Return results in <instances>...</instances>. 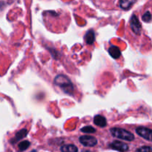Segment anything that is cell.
I'll return each mask as SVG.
<instances>
[{
	"label": "cell",
	"mask_w": 152,
	"mask_h": 152,
	"mask_svg": "<svg viewBox=\"0 0 152 152\" xmlns=\"http://www.w3.org/2000/svg\"><path fill=\"white\" fill-rule=\"evenodd\" d=\"M54 83L59 86L65 93L72 94L74 92V86L71 80L65 75H59L54 79Z\"/></svg>",
	"instance_id": "obj_1"
},
{
	"label": "cell",
	"mask_w": 152,
	"mask_h": 152,
	"mask_svg": "<svg viewBox=\"0 0 152 152\" xmlns=\"http://www.w3.org/2000/svg\"><path fill=\"white\" fill-rule=\"evenodd\" d=\"M111 133L115 137L126 141H132L134 140V136L129 131L119 128H113L111 129Z\"/></svg>",
	"instance_id": "obj_2"
},
{
	"label": "cell",
	"mask_w": 152,
	"mask_h": 152,
	"mask_svg": "<svg viewBox=\"0 0 152 152\" xmlns=\"http://www.w3.org/2000/svg\"><path fill=\"white\" fill-rule=\"evenodd\" d=\"M130 27L132 31L137 35H140L142 26L136 15H133L130 19Z\"/></svg>",
	"instance_id": "obj_3"
},
{
	"label": "cell",
	"mask_w": 152,
	"mask_h": 152,
	"mask_svg": "<svg viewBox=\"0 0 152 152\" xmlns=\"http://www.w3.org/2000/svg\"><path fill=\"white\" fill-rule=\"evenodd\" d=\"M136 132L142 138L152 142V129L145 127H138L136 129Z\"/></svg>",
	"instance_id": "obj_4"
},
{
	"label": "cell",
	"mask_w": 152,
	"mask_h": 152,
	"mask_svg": "<svg viewBox=\"0 0 152 152\" xmlns=\"http://www.w3.org/2000/svg\"><path fill=\"white\" fill-rule=\"evenodd\" d=\"M80 142L85 146L93 147L96 145L97 140L94 137L92 136H82L80 137Z\"/></svg>",
	"instance_id": "obj_5"
},
{
	"label": "cell",
	"mask_w": 152,
	"mask_h": 152,
	"mask_svg": "<svg viewBox=\"0 0 152 152\" xmlns=\"http://www.w3.org/2000/svg\"><path fill=\"white\" fill-rule=\"evenodd\" d=\"M112 149L117 150V151H120V152H126L129 150V145L127 144L124 143L123 142H120V141H114L113 142H111L109 145Z\"/></svg>",
	"instance_id": "obj_6"
},
{
	"label": "cell",
	"mask_w": 152,
	"mask_h": 152,
	"mask_svg": "<svg viewBox=\"0 0 152 152\" xmlns=\"http://www.w3.org/2000/svg\"><path fill=\"white\" fill-rule=\"evenodd\" d=\"M27 134H28V130H27V129H22V130L19 131V132L16 134V136L10 140V142H11L12 144L16 143L18 141L22 140V138L25 137L27 136Z\"/></svg>",
	"instance_id": "obj_7"
},
{
	"label": "cell",
	"mask_w": 152,
	"mask_h": 152,
	"mask_svg": "<svg viewBox=\"0 0 152 152\" xmlns=\"http://www.w3.org/2000/svg\"><path fill=\"white\" fill-rule=\"evenodd\" d=\"M108 53L114 59H118L121 56V51L117 46H111L108 49Z\"/></svg>",
	"instance_id": "obj_8"
},
{
	"label": "cell",
	"mask_w": 152,
	"mask_h": 152,
	"mask_svg": "<svg viewBox=\"0 0 152 152\" xmlns=\"http://www.w3.org/2000/svg\"><path fill=\"white\" fill-rule=\"evenodd\" d=\"M94 124L96 125L97 126H99V127L102 128L105 127L107 125L106 119L101 115L95 116L94 119Z\"/></svg>",
	"instance_id": "obj_9"
},
{
	"label": "cell",
	"mask_w": 152,
	"mask_h": 152,
	"mask_svg": "<svg viewBox=\"0 0 152 152\" xmlns=\"http://www.w3.org/2000/svg\"><path fill=\"white\" fill-rule=\"evenodd\" d=\"M85 40L88 45H92L95 41V34L94 31L90 30L88 31L85 37Z\"/></svg>",
	"instance_id": "obj_10"
},
{
	"label": "cell",
	"mask_w": 152,
	"mask_h": 152,
	"mask_svg": "<svg viewBox=\"0 0 152 152\" xmlns=\"http://www.w3.org/2000/svg\"><path fill=\"white\" fill-rule=\"evenodd\" d=\"M136 0H120V7L123 10H128L130 8Z\"/></svg>",
	"instance_id": "obj_11"
},
{
	"label": "cell",
	"mask_w": 152,
	"mask_h": 152,
	"mask_svg": "<svg viewBox=\"0 0 152 152\" xmlns=\"http://www.w3.org/2000/svg\"><path fill=\"white\" fill-rule=\"evenodd\" d=\"M62 152H78V148L76 145L69 144V145H64L61 147Z\"/></svg>",
	"instance_id": "obj_12"
},
{
	"label": "cell",
	"mask_w": 152,
	"mask_h": 152,
	"mask_svg": "<svg viewBox=\"0 0 152 152\" xmlns=\"http://www.w3.org/2000/svg\"><path fill=\"white\" fill-rule=\"evenodd\" d=\"M30 145H31V143H30L29 141L28 140H25L21 142L19 144V145H18V148H19V151H25V150L30 146Z\"/></svg>",
	"instance_id": "obj_13"
},
{
	"label": "cell",
	"mask_w": 152,
	"mask_h": 152,
	"mask_svg": "<svg viewBox=\"0 0 152 152\" xmlns=\"http://www.w3.org/2000/svg\"><path fill=\"white\" fill-rule=\"evenodd\" d=\"M81 132H83V133H86V134H92V133H95L96 132V129H94L92 126H85L83 127V129H81Z\"/></svg>",
	"instance_id": "obj_14"
},
{
	"label": "cell",
	"mask_w": 152,
	"mask_h": 152,
	"mask_svg": "<svg viewBox=\"0 0 152 152\" xmlns=\"http://www.w3.org/2000/svg\"><path fill=\"white\" fill-rule=\"evenodd\" d=\"M142 20L144 21V22H149L151 20V19H152V16H151V13H150L149 11L145 12V13L143 14V16H142Z\"/></svg>",
	"instance_id": "obj_15"
},
{
	"label": "cell",
	"mask_w": 152,
	"mask_h": 152,
	"mask_svg": "<svg viewBox=\"0 0 152 152\" xmlns=\"http://www.w3.org/2000/svg\"><path fill=\"white\" fill-rule=\"evenodd\" d=\"M137 152H152V146H142L138 148Z\"/></svg>",
	"instance_id": "obj_16"
}]
</instances>
